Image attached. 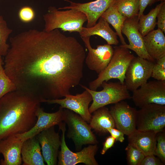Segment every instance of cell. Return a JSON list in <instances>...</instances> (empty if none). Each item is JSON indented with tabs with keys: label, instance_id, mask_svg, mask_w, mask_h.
I'll return each mask as SVG.
<instances>
[{
	"label": "cell",
	"instance_id": "6da1fadb",
	"mask_svg": "<svg viewBox=\"0 0 165 165\" xmlns=\"http://www.w3.org/2000/svg\"><path fill=\"white\" fill-rule=\"evenodd\" d=\"M9 42L3 67L17 90L42 100L60 99L70 94L82 78L84 49L75 38L59 29H29Z\"/></svg>",
	"mask_w": 165,
	"mask_h": 165
},
{
	"label": "cell",
	"instance_id": "7a4b0ae2",
	"mask_svg": "<svg viewBox=\"0 0 165 165\" xmlns=\"http://www.w3.org/2000/svg\"><path fill=\"white\" fill-rule=\"evenodd\" d=\"M42 99L31 93L16 90L0 99V141L24 133L35 124Z\"/></svg>",
	"mask_w": 165,
	"mask_h": 165
},
{
	"label": "cell",
	"instance_id": "3957f363",
	"mask_svg": "<svg viewBox=\"0 0 165 165\" xmlns=\"http://www.w3.org/2000/svg\"><path fill=\"white\" fill-rule=\"evenodd\" d=\"M45 31L49 32L56 29L69 32L81 31L87 21L85 14L81 11L70 9L60 11L54 7H50L43 16Z\"/></svg>",
	"mask_w": 165,
	"mask_h": 165
},
{
	"label": "cell",
	"instance_id": "277c9868",
	"mask_svg": "<svg viewBox=\"0 0 165 165\" xmlns=\"http://www.w3.org/2000/svg\"><path fill=\"white\" fill-rule=\"evenodd\" d=\"M134 57L129 49L119 46L114 48L113 55L105 68L98 74L96 79L90 82L89 88L96 90L104 81L112 79H118L124 83L125 73L128 66Z\"/></svg>",
	"mask_w": 165,
	"mask_h": 165
},
{
	"label": "cell",
	"instance_id": "5b68a950",
	"mask_svg": "<svg viewBox=\"0 0 165 165\" xmlns=\"http://www.w3.org/2000/svg\"><path fill=\"white\" fill-rule=\"evenodd\" d=\"M63 121L68 127L67 136L72 140L76 150H81L83 145L97 143L91 126L78 114L64 108Z\"/></svg>",
	"mask_w": 165,
	"mask_h": 165
},
{
	"label": "cell",
	"instance_id": "8992f818",
	"mask_svg": "<svg viewBox=\"0 0 165 165\" xmlns=\"http://www.w3.org/2000/svg\"><path fill=\"white\" fill-rule=\"evenodd\" d=\"M81 86L92 97L93 102L89 108L90 114L100 108L131 98L124 84L119 81L109 83L103 82L101 85L103 89L100 91L92 90L85 86Z\"/></svg>",
	"mask_w": 165,
	"mask_h": 165
},
{
	"label": "cell",
	"instance_id": "52a82bcc",
	"mask_svg": "<svg viewBox=\"0 0 165 165\" xmlns=\"http://www.w3.org/2000/svg\"><path fill=\"white\" fill-rule=\"evenodd\" d=\"M65 125L64 122L58 125L62 134L61 150L59 152L58 156V165H75L81 163L86 165H98L95 158L98 149L97 144L90 145L76 152L70 150L65 141Z\"/></svg>",
	"mask_w": 165,
	"mask_h": 165
},
{
	"label": "cell",
	"instance_id": "ba28073f",
	"mask_svg": "<svg viewBox=\"0 0 165 165\" xmlns=\"http://www.w3.org/2000/svg\"><path fill=\"white\" fill-rule=\"evenodd\" d=\"M165 127V105L150 104L137 110V130L158 132L164 130Z\"/></svg>",
	"mask_w": 165,
	"mask_h": 165
},
{
	"label": "cell",
	"instance_id": "9c48e42d",
	"mask_svg": "<svg viewBox=\"0 0 165 165\" xmlns=\"http://www.w3.org/2000/svg\"><path fill=\"white\" fill-rule=\"evenodd\" d=\"M154 62L134 56L125 73L124 84L128 90L133 92L147 82L151 77Z\"/></svg>",
	"mask_w": 165,
	"mask_h": 165
},
{
	"label": "cell",
	"instance_id": "30bf717a",
	"mask_svg": "<svg viewBox=\"0 0 165 165\" xmlns=\"http://www.w3.org/2000/svg\"><path fill=\"white\" fill-rule=\"evenodd\" d=\"M135 105L140 108L150 104L165 105V81L147 82L133 92L131 97Z\"/></svg>",
	"mask_w": 165,
	"mask_h": 165
},
{
	"label": "cell",
	"instance_id": "8fae6325",
	"mask_svg": "<svg viewBox=\"0 0 165 165\" xmlns=\"http://www.w3.org/2000/svg\"><path fill=\"white\" fill-rule=\"evenodd\" d=\"M92 101L90 94L85 90L82 93L75 95H66L63 99L43 100L42 103L58 104L60 107L72 111L79 115L85 121L89 123L92 115L89 110V106Z\"/></svg>",
	"mask_w": 165,
	"mask_h": 165
},
{
	"label": "cell",
	"instance_id": "7c38bea8",
	"mask_svg": "<svg viewBox=\"0 0 165 165\" xmlns=\"http://www.w3.org/2000/svg\"><path fill=\"white\" fill-rule=\"evenodd\" d=\"M110 112L116 127L128 136L136 129L137 110L127 103L121 101L112 106Z\"/></svg>",
	"mask_w": 165,
	"mask_h": 165
},
{
	"label": "cell",
	"instance_id": "4fadbf2b",
	"mask_svg": "<svg viewBox=\"0 0 165 165\" xmlns=\"http://www.w3.org/2000/svg\"><path fill=\"white\" fill-rule=\"evenodd\" d=\"M90 37H81L88 51L85 61L89 69L98 74L105 68L109 63L113 55L114 48L108 44L98 45L96 49L93 48L90 45Z\"/></svg>",
	"mask_w": 165,
	"mask_h": 165
},
{
	"label": "cell",
	"instance_id": "5bb4252c",
	"mask_svg": "<svg viewBox=\"0 0 165 165\" xmlns=\"http://www.w3.org/2000/svg\"><path fill=\"white\" fill-rule=\"evenodd\" d=\"M138 15L126 19L122 32L127 37L129 44L119 46L133 51L138 57L154 62L155 60L149 56L145 49L143 37L138 29Z\"/></svg>",
	"mask_w": 165,
	"mask_h": 165
},
{
	"label": "cell",
	"instance_id": "9a60e30c",
	"mask_svg": "<svg viewBox=\"0 0 165 165\" xmlns=\"http://www.w3.org/2000/svg\"><path fill=\"white\" fill-rule=\"evenodd\" d=\"M35 137L39 143L42 155L47 164L57 165L61 140L59 133L55 130L54 126L42 131Z\"/></svg>",
	"mask_w": 165,
	"mask_h": 165
},
{
	"label": "cell",
	"instance_id": "2e32d148",
	"mask_svg": "<svg viewBox=\"0 0 165 165\" xmlns=\"http://www.w3.org/2000/svg\"><path fill=\"white\" fill-rule=\"evenodd\" d=\"M64 108L60 107L57 112L52 113L44 112L40 107L36 114L37 120L35 125L29 130L24 133L15 134L23 141L35 136L42 131L56 125H58L63 120Z\"/></svg>",
	"mask_w": 165,
	"mask_h": 165
},
{
	"label": "cell",
	"instance_id": "e0dca14e",
	"mask_svg": "<svg viewBox=\"0 0 165 165\" xmlns=\"http://www.w3.org/2000/svg\"><path fill=\"white\" fill-rule=\"evenodd\" d=\"M69 6L60 7L58 9H73L81 11L87 18L86 27L90 28L95 25L103 13L112 6L115 0H96L85 3H76L68 0Z\"/></svg>",
	"mask_w": 165,
	"mask_h": 165
},
{
	"label": "cell",
	"instance_id": "ac0fdd59",
	"mask_svg": "<svg viewBox=\"0 0 165 165\" xmlns=\"http://www.w3.org/2000/svg\"><path fill=\"white\" fill-rule=\"evenodd\" d=\"M23 142L15 135L10 136L0 140V153L3 155V159L1 160L0 164H21V150Z\"/></svg>",
	"mask_w": 165,
	"mask_h": 165
},
{
	"label": "cell",
	"instance_id": "d6986e66",
	"mask_svg": "<svg viewBox=\"0 0 165 165\" xmlns=\"http://www.w3.org/2000/svg\"><path fill=\"white\" fill-rule=\"evenodd\" d=\"M157 133L153 130L140 131L136 129L127 136L128 141L129 143L137 148L145 156L154 154Z\"/></svg>",
	"mask_w": 165,
	"mask_h": 165
},
{
	"label": "cell",
	"instance_id": "ffe728a7",
	"mask_svg": "<svg viewBox=\"0 0 165 165\" xmlns=\"http://www.w3.org/2000/svg\"><path fill=\"white\" fill-rule=\"evenodd\" d=\"M160 29L150 31L143 37L145 46L149 56L155 60L165 56V36Z\"/></svg>",
	"mask_w": 165,
	"mask_h": 165
},
{
	"label": "cell",
	"instance_id": "44dd1931",
	"mask_svg": "<svg viewBox=\"0 0 165 165\" xmlns=\"http://www.w3.org/2000/svg\"><path fill=\"white\" fill-rule=\"evenodd\" d=\"M23 165H44L39 141L35 136L23 142L21 150Z\"/></svg>",
	"mask_w": 165,
	"mask_h": 165
},
{
	"label": "cell",
	"instance_id": "7402d4cb",
	"mask_svg": "<svg viewBox=\"0 0 165 165\" xmlns=\"http://www.w3.org/2000/svg\"><path fill=\"white\" fill-rule=\"evenodd\" d=\"M81 37H90L94 35L101 36L110 45H117L119 41L117 35L112 30L109 24L103 18L100 17L98 23L90 28L83 27L79 33Z\"/></svg>",
	"mask_w": 165,
	"mask_h": 165
},
{
	"label": "cell",
	"instance_id": "603a6c76",
	"mask_svg": "<svg viewBox=\"0 0 165 165\" xmlns=\"http://www.w3.org/2000/svg\"><path fill=\"white\" fill-rule=\"evenodd\" d=\"M93 113L89 123L92 129L95 131L106 134L108 133V129L116 127L113 118L107 107L100 108Z\"/></svg>",
	"mask_w": 165,
	"mask_h": 165
},
{
	"label": "cell",
	"instance_id": "cb8c5ba5",
	"mask_svg": "<svg viewBox=\"0 0 165 165\" xmlns=\"http://www.w3.org/2000/svg\"><path fill=\"white\" fill-rule=\"evenodd\" d=\"M115 29L117 35L120 39L122 45L127 44L122 35V29L127 18L122 15L116 7L112 5L104 12L101 16Z\"/></svg>",
	"mask_w": 165,
	"mask_h": 165
},
{
	"label": "cell",
	"instance_id": "d4e9b609",
	"mask_svg": "<svg viewBox=\"0 0 165 165\" xmlns=\"http://www.w3.org/2000/svg\"><path fill=\"white\" fill-rule=\"evenodd\" d=\"M163 2H161L160 4L157 5L147 14L144 15L143 14L139 17L138 29L143 37L154 30L156 25L157 15Z\"/></svg>",
	"mask_w": 165,
	"mask_h": 165
},
{
	"label": "cell",
	"instance_id": "484cf974",
	"mask_svg": "<svg viewBox=\"0 0 165 165\" xmlns=\"http://www.w3.org/2000/svg\"><path fill=\"white\" fill-rule=\"evenodd\" d=\"M140 0H115L113 5L127 18L138 15Z\"/></svg>",
	"mask_w": 165,
	"mask_h": 165
},
{
	"label": "cell",
	"instance_id": "4316f807",
	"mask_svg": "<svg viewBox=\"0 0 165 165\" xmlns=\"http://www.w3.org/2000/svg\"><path fill=\"white\" fill-rule=\"evenodd\" d=\"M12 32L3 16L0 15V56H5L9 48L7 39Z\"/></svg>",
	"mask_w": 165,
	"mask_h": 165
},
{
	"label": "cell",
	"instance_id": "83f0119b",
	"mask_svg": "<svg viewBox=\"0 0 165 165\" xmlns=\"http://www.w3.org/2000/svg\"><path fill=\"white\" fill-rule=\"evenodd\" d=\"M17 90L16 86L6 74L3 65L0 64V99L7 94Z\"/></svg>",
	"mask_w": 165,
	"mask_h": 165
},
{
	"label": "cell",
	"instance_id": "f1b7e54d",
	"mask_svg": "<svg viewBox=\"0 0 165 165\" xmlns=\"http://www.w3.org/2000/svg\"><path fill=\"white\" fill-rule=\"evenodd\" d=\"M125 150L127 163L129 165H140L145 156L141 152L130 143H128Z\"/></svg>",
	"mask_w": 165,
	"mask_h": 165
},
{
	"label": "cell",
	"instance_id": "f546056e",
	"mask_svg": "<svg viewBox=\"0 0 165 165\" xmlns=\"http://www.w3.org/2000/svg\"><path fill=\"white\" fill-rule=\"evenodd\" d=\"M154 62L151 77L158 81H165V56Z\"/></svg>",
	"mask_w": 165,
	"mask_h": 165
},
{
	"label": "cell",
	"instance_id": "4dcf8cb0",
	"mask_svg": "<svg viewBox=\"0 0 165 165\" xmlns=\"http://www.w3.org/2000/svg\"><path fill=\"white\" fill-rule=\"evenodd\" d=\"M156 144L154 155L165 164V133L164 130L156 134Z\"/></svg>",
	"mask_w": 165,
	"mask_h": 165
},
{
	"label": "cell",
	"instance_id": "1f68e13d",
	"mask_svg": "<svg viewBox=\"0 0 165 165\" xmlns=\"http://www.w3.org/2000/svg\"><path fill=\"white\" fill-rule=\"evenodd\" d=\"M19 17L23 22L28 23L32 21L35 16L33 9L29 6H24L21 8L19 12Z\"/></svg>",
	"mask_w": 165,
	"mask_h": 165
},
{
	"label": "cell",
	"instance_id": "d6a6232c",
	"mask_svg": "<svg viewBox=\"0 0 165 165\" xmlns=\"http://www.w3.org/2000/svg\"><path fill=\"white\" fill-rule=\"evenodd\" d=\"M156 24L158 28L165 33V2H164L157 16Z\"/></svg>",
	"mask_w": 165,
	"mask_h": 165
},
{
	"label": "cell",
	"instance_id": "836d02e7",
	"mask_svg": "<svg viewBox=\"0 0 165 165\" xmlns=\"http://www.w3.org/2000/svg\"><path fill=\"white\" fill-rule=\"evenodd\" d=\"M164 164L154 154L145 156L140 165H163Z\"/></svg>",
	"mask_w": 165,
	"mask_h": 165
},
{
	"label": "cell",
	"instance_id": "e575fe53",
	"mask_svg": "<svg viewBox=\"0 0 165 165\" xmlns=\"http://www.w3.org/2000/svg\"><path fill=\"white\" fill-rule=\"evenodd\" d=\"M108 131L116 141H119L120 142L124 141L125 139L124 134L120 130L115 128H110L108 129Z\"/></svg>",
	"mask_w": 165,
	"mask_h": 165
},
{
	"label": "cell",
	"instance_id": "d590c367",
	"mask_svg": "<svg viewBox=\"0 0 165 165\" xmlns=\"http://www.w3.org/2000/svg\"><path fill=\"white\" fill-rule=\"evenodd\" d=\"M115 139L112 136L108 137L103 144V147L101 152L102 155L105 154L107 151L113 146L116 141Z\"/></svg>",
	"mask_w": 165,
	"mask_h": 165
},
{
	"label": "cell",
	"instance_id": "8d00e7d4",
	"mask_svg": "<svg viewBox=\"0 0 165 165\" xmlns=\"http://www.w3.org/2000/svg\"><path fill=\"white\" fill-rule=\"evenodd\" d=\"M157 2V0H140L139 10L138 14V18L143 14L146 8L150 6Z\"/></svg>",
	"mask_w": 165,
	"mask_h": 165
},
{
	"label": "cell",
	"instance_id": "74e56055",
	"mask_svg": "<svg viewBox=\"0 0 165 165\" xmlns=\"http://www.w3.org/2000/svg\"><path fill=\"white\" fill-rule=\"evenodd\" d=\"M3 61L2 58V57L0 56V64H3Z\"/></svg>",
	"mask_w": 165,
	"mask_h": 165
}]
</instances>
